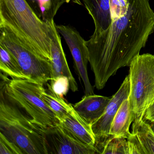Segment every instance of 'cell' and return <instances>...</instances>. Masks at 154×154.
Instances as JSON below:
<instances>
[{
    "instance_id": "obj_1",
    "label": "cell",
    "mask_w": 154,
    "mask_h": 154,
    "mask_svg": "<svg viewBox=\"0 0 154 154\" xmlns=\"http://www.w3.org/2000/svg\"><path fill=\"white\" fill-rule=\"evenodd\" d=\"M112 22L104 32L86 41L94 87H105L119 69L129 66L154 31L149 0H110Z\"/></svg>"
},
{
    "instance_id": "obj_2",
    "label": "cell",
    "mask_w": 154,
    "mask_h": 154,
    "mask_svg": "<svg viewBox=\"0 0 154 154\" xmlns=\"http://www.w3.org/2000/svg\"><path fill=\"white\" fill-rule=\"evenodd\" d=\"M12 32L25 45L52 60L50 26L26 0H0V28Z\"/></svg>"
},
{
    "instance_id": "obj_3",
    "label": "cell",
    "mask_w": 154,
    "mask_h": 154,
    "mask_svg": "<svg viewBox=\"0 0 154 154\" xmlns=\"http://www.w3.org/2000/svg\"><path fill=\"white\" fill-rule=\"evenodd\" d=\"M0 133L23 154H46L44 128L1 93Z\"/></svg>"
},
{
    "instance_id": "obj_4",
    "label": "cell",
    "mask_w": 154,
    "mask_h": 154,
    "mask_svg": "<svg viewBox=\"0 0 154 154\" xmlns=\"http://www.w3.org/2000/svg\"><path fill=\"white\" fill-rule=\"evenodd\" d=\"M1 77V93L38 125L45 128L59 124L60 121L41 97L45 84L28 79H9L4 74Z\"/></svg>"
},
{
    "instance_id": "obj_5",
    "label": "cell",
    "mask_w": 154,
    "mask_h": 154,
    "mask_svg": "<svg viewBox=\"0 0 154 154\" xmlns=\"http://www.w3.org/2000/svg\"><path fill=\"white\" fill-rule=\"evenodd\" d=\"M129 99L136 133L146 111L154 103V55L139 54L129 66Z\"/></svg>"
},
{
    "instance_id": "obj_6",
    "label": "cell",
    "mask_w": 154,
    "mask_h": 154,
    "mask_svg": "<svg viewBox=\"0 0 154 154\" xmlns=\"http://www.w3.org/2000/svg\"><path fill=\"white\" fill-rule=\"evenodd\" d=\"M0 42L17 58L28 79L44 84L51 81L53 75L52 60L27 47L6 28H0Z\"/></svg>"
},
{
    "instance_id": "obj_7",
    "label": "cell",
    "mask_w": 154,
    "mask_h": 154,
    "mask_svg": "<svg viewBox=\"0 0 154 154\" xmlns=\"http://www.w3.org/2000/svg\"><path fill=\"white\" fill-rule=\"evenodd\" d=\"M56 27L70 49L76 71L83 82L85 95L94 94L87 72L89 54L86 41L79 32L71 26L56 25Z\"/></svg>"
},
{
    "instance_id": "obj_8",
    "label": "cell",
    "mask_w": 154,
    "mask_h": 154,
    "mask_svg": "<svg viewBox=\"0 0 154 154\" xmlns=\"http://www.w3.org/2000/svg\"><path fill=\"white\" fill-rule=\"evenodd\" d=\"M46 154H94L95 148L85 146L67 134L59 124L44 128Z\"/></svg>"
},
{
    "instance_id": "obj_9",
    "label": "cell",
    "mask_w": 154,
    "mask_h": 154,
    "mask_svg": "<svg viewBox=\"0 0 154 154\" xmlns=\"http://www.w3.org/2000/svg\"><path fill=\"white\" fill-rule=\"evenodd\" d=\"M130 90L129 76L127 75L116 93L112 95L102 116L91 125L96 139L109 135L113 119L122 101L129 98Z\"/></svg>"
},
{
    "instance_id": "obj_10",
    "label": "cell",
    "mask_w": 154,
    "mask_h": 154,
    "mask_svg": "<svg viewBox=\"0 0 154 154\" xmlns=\"http://www.w3.org/2000/svg\"><path fill=\"white\" fill-rule=\"evenodd\" d=\"M48 23L50 26L52 38V79L60 76H66L69 79L71 91L73 92L77 91L78 85L68 66L62 46L60 33L57 29L54 20Z\"/></svg>"
},
{
    "instance_id": "obj_11",
    "label": "cell",
    "mask_w": 154,
    "mask_h": 154,
    "mask_svg": "<svg viewBox=\"0 0 154 154\" xmlns=\"http://www.w3.org/2000/svg\"><path fill=\"white\" fill-rule=\"evenodd\" d=\"M59 125L67 134L80 143L95 148L96 138L91 125L84 120L73 107L68 115L60 122Z\"/></svg>"
},
{
    "instance_id": "obj_12",
    "label": "cell",
    "mask_w": 154,
    "mask_h": 154,
    "mask_svg": "<svg viewBox=\"0 0 154 154\" xmlns=\"http://www.w3.org/2000/svg\"><path fill=\"white\" fill-rule=\"evenodd\" d=\"M111 97L94 94L85 95L73 107L84 120L91 125L102 116Z\"/></svg>"
},
{
    "instance_id": "obj_13",
    "label": "cell",
    "mask_w": 154,
    "mask_h": 154,
    "mask_svg": "<svg viewBox=\"0 0 154 154\" xmlns=\"http://www.w3.org/2000/svg\"><path fill=\"white\" fill-rule=\"evenodd\" d=\"M91 17L95 29L91 38H94L106 30L112 22L110 0H82Z\"/></svg>"
},
{
    "instance_id": "obj_14",
    "label": "cell",
    "mask_w": 154,
    "mask_h": 154,
    "mask_svg": "<svg viewBox=\"0 0 154 154\" xmlns=\"http://www.w3.org/2000/svg\"><path fill=\"white\" fill-rule=\"evenodd\" d=\"M129 96L122 101L115 115L110 130L109 134L117 137L127 139L131 133L129 128L133 122Z\"/></svg>"
},
{
    "instance_id": "obj_15",
    "label": "cell",
    "mask_w": 154,
    "mask_h": 154,
    "mask_svg": "<svg viewBox=\"0 0 154 154\" xmlns=\"http://www.w3.org/2000/svg\"><path fill=\"white\" fill-rule=\"evenodd\" d=\"M37 16L47 23L54 20L59 9L64 3L72 2L82 5L80 0H26Z\"/></svg>"
},
{
    "instance_id": "obj_16",
    "label": "cell",
    "mask_w": 154,
    "mask_h": 154,
    "mask_svg": "<svg viewBox=\"0 0 154 154\" xmlns=\"http://www.w3.org/2000/svg\"><path fill=\"white\" fill-rule=\"evenodd\" d=\"M47 90L41 93V96L46 104L54 112L60 122L63 120L72 109L73 106L68 103L63 97L54 92L51 85L47 83Z\"/></svg>"
},
{
    "instance_id": "obj_17",
    "label": "cell",
    "mask_w": 154,
    "mask_h": 154,
    "mask_svg": "<svg viewBox=\"0 0 154 154\" xmlns=\"http://www.w3.org/2000/svg\"><path fill=\"white\" fill-rule=\"evenodd\" d=\"M0 69L11 79H27L17 58L2 42H0Z\"/></svg>"
},
{
    "instance_id": "obj_18",
    "label": "cell",
    "mask_w": 154,
    "mask_h": 154,
    "mask_svg": "<svg viewBox=\"0 0 154 154\" xmlns=\"http://www.w3.org/2000/svg\"><path fill=\"white\" fill-rule=\"evenodd\" d=\"M127 139L117 137L111 135L96 139L97 153L102 154H129Z\"/></svg>"
},
{
    "instance_id": "obj_19",
    "label": "cell",
    "mask_w": 154,
    "mask_h": 154,
    "mask_svg": "<svg viewBox=\"0 0 154 154\" xmlns=\"http://www.w3.org/2000/svg\"><path fill=\"white\" fill-rule=\"evenodd\" d=\"M137 132L147 154H154V131L151 125L143 119L139 125Z\"/></svg>"
},
{
    "instance_id": "obj_20",
    "label": "cell",
    "mask_w": 154,
    "mask_h": 154,
    "mask_svg": "<svg viewBox=\"0 0 154 154\" xmlns=\"http://www.w3.org/2000/svg\"><path fill=\"white\" fill-rule=\"evenodd\" d=\"M51 87L55 93L63 97L70 89L69 79L66 76H60L51 81Z\"/></svg>"
},
{
    "instance_id": "obj_21",
    "label": "cell",
    "mask_w": 154,
    "mask_h": 154,
    "mask_svg": "<svg viewBox=\"0 0 154 154\" xmlns=\"http://www.w3.org/2000/svg\"><path fill=\"white\" fill-rule=\"evenodd\" d=\"M127 139L128 146L129 154H147L137 132L131 133Z\"/></svg>"
},
{
    "instance_id": "obj_22",
    "label": "cell",
    "mask_w": 154,
    "mask_h": 154,
    "mask_svg": "<svg viewBox=\"0 0 154 154\" xmlns=\"http://www.w3.org/2000/svg\"><path fill=\"white\" fill-rule=\"evenodd\" d=\"M0 154H23L16 145L0 133Z\"/></svg>"
},
{
    "instance_id": "obj_23",
    "label": "cell",
    "mask_w": 154,
    "mask_h": 154,
    "mask_svg": "<svg viewBox=\"0 0 154 154\" xmlns=\"http://www.w3.org/2000/svg\"><path fill=\"white\" fill-rule=\"evenodd\" d=\"M143 119L151 122H154V103L147 110Z\"/></svg>"
},
{
    "instance_id": "obj_24",
    "label": "cell",
    "mask_w": 154,
    "mask_h": 154,
    "mask_svg": "<svg viewBox=\"0 0 154 154\" xmlns=\"http://www.w3.org/2000/svg\"><path fill=\"white\" fill-rule=\"evenodd\" d=\"M150 125H151V128H152V129H153V130L154 131V122H151Z\"/></svg>"
}]
</instances>
